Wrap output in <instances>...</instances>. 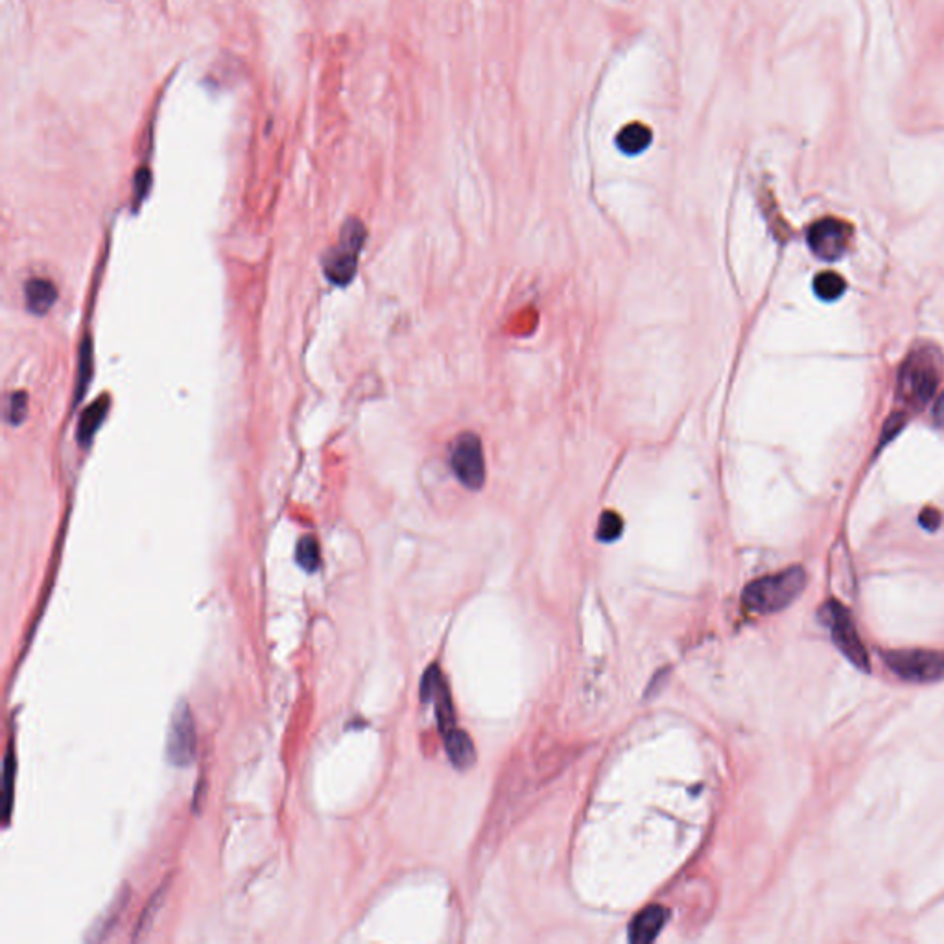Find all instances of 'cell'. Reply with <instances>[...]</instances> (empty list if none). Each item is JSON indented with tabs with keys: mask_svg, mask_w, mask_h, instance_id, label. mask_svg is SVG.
Wrapping results in <instances>:
<instances>
[{
	"mask_svg": "<svg viewBox=\"0 0 944 944\" xmlns=\"http://www.w3.org/2000/svg\"><path fill=\"white\" fill-rule=\"evenodd\" d=\"M623 531L622 516L615 511H605L598 524V538L603 543H613Z\"/></svg>",
	"mask_w": 944,
	"mask_h": 944,
	"instance_id": "e0dca14e",
	"label": "cell"
},
{
	"mask_svg": "<svg viewBox=\"0 0 944 944\" xmlns=\"http://www.w3.org/2000/svg\"><path fill=\"white\" fill-rule=\"evenodd\" d=\"M920 524H923V528L930 530V531H935L939 526H940V513L933 507H926L923 513H920Z\"/></svg>",
	"mask_w": 944,
	"mask_h": 944,
	"instance_id": "ffe728a7",
	"label": "cell"
},
{
	"mask_svg": "<svg viewBox=\"0 0 944 944\" xmlns=\"http://www.w3.org/2000/svg\"><path fill=\"white\" fill-rule=\"evenodd\" d=\"M445 746L456 768H468L476 758L475 746H472L470 738L458 727L445 736Z\"/></svg>",
	"mask_w": 944,
	"mask_h": 944,
	"instance_id": "7c38bea8",
	"label": "cell"
},
{
	"mask_svg": "<svg viewBox=\"0 0 944 944\" xmlns=\"http://www.w3.org/2000/svg\"><path fill=\"white\" fill-rule=\"evenodd\" d=\"M852 240V228L838 218H823L808 231V245L821 260L841 259Z\"/></svg>",
	"mask_w": 944,
	"mask_h": 944,
	"instance_id": "ba28073f",
	"label": "cell"
},
{
	"mask_svg": "<svg viewBox=\"0 0 944 944\" xmlns=\"http://www.w3.org/2000/svg\"><path fill=\"white\" fill-rule=\"evenodd\" d=\"M107 414V398H98L97 402H93L91 406H89L81 419H80V424H78V441L87 446L89 443H91L95 432L100 429V424L104 421Z\"/></svg>",
	"mask_w": 944,
	"mask_h": 944,
	"instance_id": "4fadbf2b",
	"label": "cell"
},
{
	"mask_svg": "<svg viewBox=\"0 0 944 944\" xmlns=\"http://www.w3.org/2000/svg\"><path fill=\"white\" fill-rule=\"evenodd\" d=\"M804 587L806 572L801 567H792L749 583L744 591V605L751 613L771 615L795 601Z\"/></svg>",
	"mask_w": 944,
	"mask_h": 944,
	"instance_id": "7a4b0ae2",
	"label": "cell"
},
{
	"mask_svg": "<svg viewBox=\"0 0 944 944\" xmlns=\"http://www.w3.org/2000/svg\"><path fill=\"white\" fill-rule=\"evenodd\" d=\"M940 382V356L933 347L915 349L898 373V398L908 410H923Z\"/></svg>",
	"mask_w": 944,
	"mask_h": 944,
	"instance_id": "6da1fadb",
	"label": "cell"
},
{
	"mask_svg": "<svg viewBox=\"0 0 944 944\" xmlns=\"http://www.w3.org/2000/svg\"><path fill=\"white\" fill-rule=\"evenodd\" d=\"M93 349L91 344H83L80 351V371H78V400L83 397L85 386L91 382V368H93Z\"/></svg>",
	"mask_w": 944,
	"mask_h": 944,
	"instance_id": "ac0fdd59",
	"label": "cell"
},
{
	"mask_svg": "<svg viewBox=\"0 0 944 944\" xmlns=\"http://www.w3.org/2000/svg\"><path fill=\"white\" fill-rule=\"evenodd\" d=\"M819 616L823 623L828 625L832 638H834L841 654L862 671H869L867 651L858 637L856 627L852 623V616L845 607L834 600H830L821 607Z\"/></svg>",
	"mask_w": 944,
	"mask_h": 944,
	"instance_id": "277c9868",
	"label": "cell"
},
{
	"mask_svg": "<svg viewBox=\"0 0 944 944\" xmlns=\"http://www.w3.org/2000/svg\"><path fill=\"white\" fill-rule=\"evenodd\" d=\"M887 666L898 677L917 683L944 679V654L925 649L887 651L884 655Z\"/></svg>",
	"mask_w": 944,
	"mask_h": 944,
	"instance_id": "5b68a950",
	"label": "cell"
},
{
	"mask_svg": "<svg viewBox=\"0 0 944 944\" xmlns=\"http://www.w3.org/2000/svg\"><path fill=\"white\" fill-rule=\"evenodd\" d=\"M451 467L458 480L472 489L478 491L485 482V456L484 446L476 434L467 432L461 434L451 446Z\"/></svg>",
	"mask_w": 944,
	"mask_h": 944,
	"instance_id": "52a82bcc",
	"label": "cell"
},
{
	"mask_svg": "<svg viewBox=\"0 0 944 944\" xmlns=\"http://www.w3.org/2000/svg\"><path fill=\"white\" fill-rule=\"evenodd\" d=\"M845 279L834 272H821L814 279V290L819 299L823 301H836L845 294Z\"/></svg>",
	"mask_w": 944,
	"mask_h": 944,
	"instance_id": "5bb4252c",
	"label": "cell"
},
{
	"mask_svg": "<svg viewBox=\"0 0 944 944\" xmlns=\"http://www.w3.org/2000/svg\"><path fill=\"white\" fill-rule=\"evenodd\" d=\"M654 143V131L646 124L631 122L623 126L616 135V146L625 155H640Z\"/></svg>",
	"mask_w": 944,
	"mask_h": 944,
	"instance_id": "8fae6325",
	"label": "cell"
},
{
	"mask_svg": "<svg viewBox=\"0 0 944 944\" xmlns=\"http://www.w3.org/2000/svg\"><path fill=\"white\" fill-rule=\"evenodd\" d=\"M366 242V228L362 221L349 220L344 229L340 242L325 255L323 272L327 279L334 284H349L356 274L358 255L362 251Z\"/></svg>",
	"mask_w": 944,
	"mask_h": 944,
	"instance_id": "3957f363",
	"label": "cell"
},
{
	"mask_svg": "<svg viewBox=\"0 0 944 944\" xmlns=\"http://www.w3.org/2000/svg\"><path fill=\"white\" fill-rule=\"evenodd\" d=\"M56 299H58V290H56L52 281L35 277V279H30L27 282V286H25V301H27L28 310L34 312L35 316H43V313H47L54 306Z\"/></svg>",
	"mask_w": 944,
	"mask_h": 944,
	"instance_id": "30bf717a",
	"label": "cell"
},
{
	"mask_svg": "<svg viewBox=\"0 0 944 944\" xmlns=\"http://www.w3.org/2000/svg\"><path fill=\"white\" fill-rule=\"evenodd\" d=\"M166 760L175 768H189L196 760L197 734L192 712L185 701H179L172 712L166 734Z\"/></svg>",
	"mask_w": 944,
	"mask_h": 944,
	"instance_id": "8992f818",
	"label": "cell"
},
{
	"mask_svg": "<svg viewBox=\"0 0 944 944\" xmlns=\"http://www.w3.org/2000/svg\"><path fill=\"white\" fill-rule=\"evenodd\" d=\"M4 790H3V814H4V824L10 823L12 804H13V782H15V760H13V749L10 747L4 758Z\"/></svg>",
	"mask_w": 944,
	"mask_h": 944,
	"instance_id": "2e32d148",
	"label": "cell"
},
{
	"mask_svg": "<svg viewBox=\"0 0 944 944\" xmlns=\"http://www.w3.org/2000/svg\"><path fill=\"white\" fill-rule=\"evenodd\" d=\"M666 920L668 911L662 906H649L635 917L631 930H629V939H631V942L642 944L655 940L661 930L664 928Z\"/></svg>",
	"mask_w": 944,
	"mask_h": 944,
	"instance_id": "9c48e42d",
	"label": "cell"
},
{
	"mask_svg": "<svg viewBox=\"0 0 944 944\" xmlns=\"http://www.w3.org/2000/svg\"><path fill=\"white\" fill-rule=\"evenodd\" d=\"M296 561L298 565L306 572H316L321 563L320 555V545L313 537H303L298 548H296Z\"/></svg>",
	"mask_w": 944,
	"mask_h": 944,
	"instance_id": "9a60e30c",
	"label": "cell"
},
{
	"mask_svg": "<svg viewBox=\"0 0 944 944\" xmlns=\"http://www.w3.org/2000/svg\"><path fill=\"white\" fill-rule=\"evenodd\" d=\"M27 402H28L27 393H22V391L13 393V395L10 397V400H8V408H6V417H8V421H10L12 424H19V422H22V419L27 417V410H28V408H27Z\"/></svg>",
	"mask_w": 944,
	"mask_h": 944,
	"instance_id": "d6986e66",
	"label": "cell"
},
{
	"mask_svg": "<svg viewBox=\"0 0 944 944\" xmlns=\"http://www.w3.org/2000/svg\"><path fill=\"white\" fill-rule=\"evenodd\" d=\"M933 419H935V424L940 426V429H944V393L939 397V400L935 402V408H933Z\"/></svg>",
	"mask_w": 944,
	"mask_h": 944,
	"instance_id": "44dd1931",
	"label": "cell"
}]
</instances>
